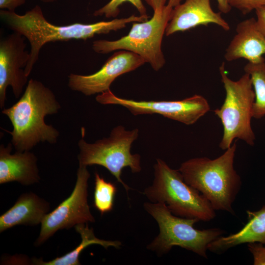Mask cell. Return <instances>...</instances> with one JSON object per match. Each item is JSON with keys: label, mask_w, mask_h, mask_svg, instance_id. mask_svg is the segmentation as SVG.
Here are the masks:
<instances>
[{"label": "cell", "mask_w": 265, "mask_h": 265, "mask_svg": "<svg viewBox=\"0 0 265 265\" xmlns=\"http://www.w3.org/2000/svg\"><path fill=\"white\" fill-rule=\"evenodd\" d=\"M0 17L9 28L22 35L30 44V57L25 68L27 77L38 59L40 50L48 43L72 39L85 40L97 34H107L112 31L121 29L129 23L142 22L148 19L147 15L133 14L127 18H114L109 21L88 24L76 23L58 26L46 19L38 5L23 15L2 9L0 11Z\"/></svg>", "instance_id": "6da1fadb"}, {"label": "cell", "mask_w": 265, "mask_h": 265, "mask_svg": "<svg viewBox=\"0 0 265 265\" xmlns=\"http://www.w3.org/2000/svg\"><path fill=\"white\" fill-rule=\"evenodd\" d=\"M61 108L53 92L41 81L31 79L20 99L1 112L10 120L13 130L11 143L18 151H30L39 142H57L59 132L47 125L45 118Z\"/></svg>", "instance_id": "7a4b0ae2"}, {"label": "cell", "mask_w": 265, "mask_h": 265, "mask_svg": "<svg viewBox=\"0 0 265 265\" xmlns=\"http://www.w3.org/2000/svg\"><path fill=\"white\" fill-rule=\"evenodd\" d=\"M236 149L234 142L216 159H190L178 169L185 182L203 195L215 211L234 215L233 204L241 186L240 177L234 167Z\"/></svg>", "instance_id": "3957f363"}, {"label": "cell", "mask_w": 265, "mask_h": 265, "mask_svg": "<svg viewBox=\"0 0 265 265\" xmlns=\"http://www.w3.org/2000/svg\"><path fill=\"white\" fill-rule=\"evenodd\" d=\"M152 185L143 192L153 203H164L175 215L209 221L216 216L210 202L198 190L187 184L179 170L158 159L154 165Z\"/></svg>", "instance_id": "277c9868"}, {"label": "cell", "mask_w": 265, "mask_h": 265, "mask_svg": "<svg viewBox=\"0 0 265 265\" xmlns=\"http://www.w3.org/2000/svg\"><path fill=\"white\" fill-rule=\"evenodd\" d=\"M143 207L157 222L159 229V234L147 248L159 255L177 246L208 259L209 243L225 233L219 228L197 229L194 225L199 220L175 215L164 203L147 202Z\"/></svg>", "instance_id": "5b68a950"}, {"label": "cell", "mask_w": 265, "mask_h": 265, "mask_svg": "<svg viewBox=\"0 0 265 265\" xmlns=\"http://www.w3.org/2000/svg\"><path fill=\"white\" fill-rule=\"evenodd\" d=\"M219 73L226 96L222 106L213 111L223 127L219 146L226 150L236 138L253 146L255 135L251 121L255 96L250 76L245 73L238 80H232L227 74L224 62L219 67Z\"/></svg>", "instance_id": "8992f818"}, {"label": "cell", "mask_w": 265, "mask_h": 265, "mask_svg": "<svg viewBox=\"0 0 265 265\" xmlns=\"http://www.w3.org/2000/svg\"><path fill=\"white\" fill-rule=\"evenodd\" d=\"M82 138L78 142L79 165H98L106 168L121 183L127 192L131 188L121 178L122 170L129 167L133 173L141 170V157L132 154L131 148L138 137L139 130H127L122 125L113 128L107 137L95 142H87L83 138L84 129L81 130Z\"/></svg>", "instance_id": "52a82bcc"}, {"label": "cell", "mask_w": 265, "mask_h": 265, "mask_svg": "<svg viewBox=\"0 0 265 265\" xmlns=\"http://www.w3.org/2000/svg\"><path fill=\"white\" fill-rule=\"evenodd\" d=\"M173 8L166 4L154 11L152 18L142 22H133L128 34L113 41L98 40L92 43V49L98 53L125 50L140 56L156 71L162 68L165 59L161 45Z\"/></svg>", "instance_id": "ba28073f"}, {"label": "cell", "mask_w": 265, "mask_h": 265, "mask_svg": "<svg viewBox=\"0 0 265 265\" xmlns=\"http://www.w3.org/2000/svg\"><path fill=\"white\" fill-rule=\"evenodd\" d=\"M90 177L87 166L79 165L76 184L71 194L49 212L42 222L39 235L35 242L36 246L44 243L58 230L95 221L87 199Z\"/></svg>", "instance_id": "9c48e42d"}, {"label": "cell", "mask_w": 265, "mask_h": 265, "mask_svg": "<svg viewBox=\"0 0 265 265\" xmlns=\"http://www.w3.org/2000/svg\"><path fill=\"white\" fill-rule=\"evenodd\" d=\"M96 100L122 106L134 115L159 114L187 125L194 124L210 110L207 99L197 94L178 101H135L119 97L109 90L99 94Z\"/></svg>", "instance_id": "30bf717a"}, {"label": "cell", "mask_w": 265, "mask_h": 265, "mask_svg": "<svg viewBox=\"0 0 265 265\" xmlns=\"http://www.w3.org/2000/svg\"><path fill=\"white\" fill-rule=\"evenodd\" d=\"M25 37L13 31L0 41V107L3 109L6 89L12 87L16 98H19L27 82L25 72L30 57L26 50Z\"/></svg>", "instance_id": "8fae6325"}, {"label": "cell", "mask_w": 265, "mask_h": 265, "mask_svg": "<svg viewBox=\"0 0 265 265\" xmlns=\"http://www.w3.org/2000/svg\"><path fill=\"white\" fill-rule=\"evenodd\" d=\"M145 62L138 55L125 50L114 53L101 68L91 75L70 74L68 85L72 90L85 96L100 94L110 90V86L119 76L136 70Z\"/></svg>", "instance_id": "7c38bea8"}, {"label": "cell", "mask_w": 265, "mask_h": 265, "mask_svg": "<svg viewBox=\"0 0 265 265\" xmlns=\"http://www.w3.org/2000/svg\"><path fill=\"white\" fill-rule=\"evenodd\" d=\"M210 24H215L226 31L230 29L229 24L220 13L212 9L210 0H186L173 8L165 34L169 36Z\"/></svg>", "instance_id": "4fadbf2b"}, {"label": "cell", "mask_w": 265, "mask_h": 265, "mask_svg": "<svg viewBox=\"0 0 265 265\" xmlns=\"http://www.w3.org/2000/svg\"><path fill=\"white\" fill-rule=\"evenodd\" d=\"M265 36L258 28L256 19L251 18L239 23L236 34L226 48L224 58L232 61L240 58L248 62L265 60Z\"/></svg>", "instance_id": "5bb4252c"}, {"label": "cell", "mask_w": 265, "mask_h": 265, "mask_svg": "<svg viewBox=\"0 0 265 265\" xmlns=\"http://www.w3.org/2000/svg\"><path fill=\"white\" fill-rule=\"evenodd\" d=\"M12 144L0 146V184L17 182L23 186L37 183L40 180L37 158L29 151L11 154Z\"/></svg>", "instance_id": "9a60e30c"}, {"label": "cell", "mask_w": 265, "mask_h": 265, "mask_svg": "<svg viewBox=\"0 0 265 265\" xmlns=\"http://www.w3.org/2000/svg\"><path fill=\"white\" fill-rule=\"evenodd\" d=\"M50 210V204L36 194L24 193L12 207L0 215V233L17 225L41 224Z\"/></svg>", "instance_id": "2e32d148"}, {"label": "cell", "mask_w": 265, "mask_h": 265, "mask_svg": "<svg viewBox=\"0 0 265 265\" xmlns=\"http://www.w3.org/2000/svg\"><path fill=\"white\" fill-rule=\"evenodd\" d=\"M247 222L238 232L220 236L211 242L208 250L222 254L237 246L254 242L265 244V205L258 211H246Z\"/></svg>", "instance_id": "e0dca14e"}, {"label": "cell", "mask_w": 265, "mask_h": 265, "mask_svg": "<svg viewBox=\"0 0 265 265\" xmlns=\"http://www.w3.org/2000/svg\"><path fill=\"white\" fill-rule=\"evenodd\" d=\"M76 232L81 238L80 243L72 251L62 256L57 257L48 262L35 259L33 263L37 265H80L79 256L83 250L92 244H98L106 249L113 247L119 249L122 243L119 240H106L97 238L93 228H89L87 224H80L75 226Z\"/></svg>", "instance_id": "ac0fdd59"}, {"label": "cell", "mask_w": 265, "mask_h": 265, "mask_svg": "<svg viewBox=\"0 0 265 265\" xmlns=\"http://www.w3.org/2000/svg\"><path fill=\"white\" fill-rule=\"evenodd\" d=\"M244 71L250 76L255 93L253 117L260 119L265 116V60L257 63L248 62Z\"/></svg>", "instance_id": "d6986e66"}, {"label": "cell", "mask_w": 265, "mask_h": 265, "mask_svg": "<svg viewBox=\"0 0 265 265\" xmlns=\"http://www.w3.org/2000/svg\"><path fill=\"white\" fill-rule=\"evenodd\" d=\"M116 192L117 187L114 184L95 173L93 204L102 215L112 210Z\"/></svg>", "instance_id": "ffe728a7"}, {"label": "cell", "mask_w": 265, "mask_h": 265, "mask_svg": "<svg viewBox=\"0 0 265 265\" xmlns=\"http://www.w3.org/2000/svg\"><path fill=\"white\" fill-rule=\"evenodd\" d=\"M130 2L137 10L140 15H147L146 8L141 0H110L93 13L95 16H105L106 18H115L119 12V7L125 2Z\"/></svg>", "instance_id": "44dd1931"}, {"label": "cell", "mask_w": 265, "mask_h": 265, "mask_svg": "<svg viewBox=\"0 0 265 265\" xmlns=\"http://www.w3.org/2000/svg\"><path fill=\"white\" fill-rule=\"evenodd\" d=\"M230 6L235 8L243 14L265 5V0H229Z\"/></svg>", "instance_id": "7402d4cb"}, {"label": "cell", "mask_w": 265, "mask_h": 265, "mask_svg": "<svg viewBox=\"0 0 265 265\" xmlns=\"http://www.w3.org/2000/svg\"><path fill=\"white\" fill-rule=\"evenodd\" d=\"M247 246L253 257V265H265V244L254 242L248 243Z\"/></svg>", "instance_id": "603a6c76"}, {"label": "cell", "mask_w": 265, "mask_h": 265, "mask_svg": "<svg viewBox=\"0 0 265 265\" xmlns=\"http://www.w3.org/2000/svg\"><path fill=\"white\" fill-rule=\"evenodd\" d=\"M26 0H0V8L1 9H6L11 12H14L18 7L26 2Z\"/></svg>", "instance_id": "cb8c5ba5"}, {"label": "cell", "mask_w": 265, "mask_h": 265, "mask_svg": "<svg viewBox=\"0 0 265 265\" xmlns=\"http://www.w3.org/2000/svg\"><path fill=\"white\" fill-rule=\"evenodd\" d=\"M257 26L262 33L265 36V5L255 10Z\"/></svg>", "instance_id": "d4e9b609"}, {"label": "cell", "mask_w": 265, "mask_h": 265, "mask_svg": "<svg viewBox=\"0 0 265 265\" xmlns=\"http://www.w3.org/2000/svg\"><path fill=\"white\" fill-rule=\"evenodd\" d=\"M153 11L160 9L165 6L167 0H144Z\"/></svg>", "instance_id": "484cf974"}, {"label": "cell", "mask_w": 265, "mask_h": 265, "mask_svg": "<svg viewBox=\"0 0 265 265\" xmlns=\"http://www.w3.org/2000/svg\"><path fill=\"white\" fill-rule=\"evenodd\" d=\"M218 7L221 12L224 14L229 13L232 7L229 3V0H216Z\"/></svg>", "instance_id": "4316f807"}, {"label": "cell", "mask_w": 265, "mask_h": 265, "mask_svg": "<svg viewBox=\"0 0 265 265\" xmlns=\"http://www.w3.org/2000/svg\"><path fill=\"white\" fill-rule=\"evenodd\" d=\"M182 0H168L167 4L174 8L182 3Z\"/></svg>", "instance_id": "83f0119b"}, {"label": "cell", "mask_w": 265, "mask_h": 265, "mask_svg": "<svg viewBox=\"0 0 265 265\" xmlns=\"http://www.w3.org/2000/svg\"><path fill=\"white\" fill-rule=\"evenodd\" d=\"M41 1L44 3H51L55 1L56 0H40Z\"/></svg>", "instance_id": "f1b7e54d"}]
</instances>
